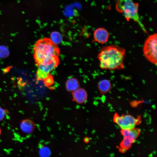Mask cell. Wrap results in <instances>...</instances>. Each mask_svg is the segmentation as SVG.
Returning <instances> with one entry per match:
<instances>
[{
  "label": "cell",
  "mask_w": 157,
  "mask_h": 157,
  "mask_svg": "<svg viewBox=\"0 0 157 157\" xmlns=\"http://www.w3.org/2000/svg\"><path fill=\"white\" fill-rule=\"evenodd\" d=\"M139 4L133 0H117L115 8L119 13H122L126 19L133 20L136 22L145 33L147 31L140 20L138 14Z\"/></svg>",
  "instance_id": "3"
},
{
  "label": "cell",
  "mask_w": 157,
  "mask_h": 157,
  "mask_svg": "<svg viewBox=\"0 0 157 157\" xmlns=\"http://www.w3.org/2000/svg\"><path fill=\"white\" fill-rule=\"evenodd\" d=\"M74 99L77 103L82 104L84 103L87 98L86 91L82 88H78L73 92Z\"/></svg>",
  "instance_id": "9"
},
{
  "label": "cell",
  "mask_w": 157,
  "mask_h": 157,
  "mask_svg": "<svg viewBox=\"0 0 157 157\" xmlns=\"http://www.w3.org/2000/svg\"><path fill=\"white\" fill-rule=\"evenodd\" d=\"M58 57H53L38 66L36 74L38 81H43L50 74V72L58 66L59 63Z\"/></svg>",
  "instance_id": "5"
},
{
  "label": "cell",
  "mask_w": 157,
  "mask_h": 157,
  "mask_svg": "<svg viewBox=\"0 0 157 157\" xmlns=\"http://www.w3.org/2000/svg\"><path fill=\"white\" fill-rule=\"evenodd\" d=\"M45 85L47 86L52 85L53 83V79L52 76L49 75L44 80Z\"/></svg>",
  "instance_id": "15"
},
{
  "label": "cell",
  "mask_w": 157,
  "mask_h": 157,
  "mask_svg": "<svg viewBox=\"0 0 157 157\" xmlns=\"http://www.w3.org/2000/svg\"><path fill=\"white\" fill-rule=\"evenodd\" d=\"M121 133L124 139L120 144V146L124 150L129 148L133 143L138 137L140 131L135 128L131 129L122 130Z\"/></svg>",
  "instance_id": "7"
},
{
  "label": "cell",
  "mask_w": 157,
  "mask_h": 157,
  "mask_svg": "<svg viewBox=\"0 0 157 157\" xmlns=\"http://www.w3.org/2000/svg\"><path fill=\"white\" fill-rule=\"evenodd\" d=\"M126 55L125 49L115 45L104 46L98 55L102 69L119 70L123 69Z\"/></svg>",
  "instance_id": "1"
},
{
  "label": "cell",
  "mask_w": 157,
  "mask_h": 157,
  "mask_svg": "<svg viewBox=\"0 0 157 157\" xmlns=\"http://www.w3.org/2000/svg\"><path fill=\"white\" fill-rule=\"evenodd\" d=\"M93 36L95 41L99 43L104 44L108 41L109 34L106 29L103 28H99L95 30Z\"/></svg>",
  "instance_id": "8"
},
{
  "label": "cell",
  "mask_w": 157,
  "mask_h": 157,
  "mask_svg": "<svg viewBox=\"0 0 157 157\" xmlns=\"http://www.w3.org/2000/svg\"><path fill=\"white\" fill-rule=\"evenodd\" d=\"M50 39L54 43L57 45L61 43L63 39L61 35L57 32H53L51 33Z\"/></svg>",
  "instance_id": "13"
},
{
  "label": "cell",
  "mask_w": 157,
  "mask_h": 157,
  "mask_svg": "<svg viewBox=\"0 0 157 157\" xmlns=\"http://www.w3.org/2000/svg\"><path fill=\"white\" fill-rule=\"evenodd\" d=\"M113 120L122 130L135 128L139 120L138 119L135 118L130 115H126L119 116L117 114L115 115Z\"/></svg>",
  "instance_id": "6"
},
{
  "label": "cell",
  "mask_w": 157,
  "mask_h": 157,
  "mask_svg": "<svg viewBox=\"0 0 157 157\" xmlns=\"http://www.w3.org/2000/svg\"><path fill=\"white\" fill-rule=\"evenodd\" d=\"M79 84L77 79L72 78L68 79L66 83L67 90L69 91L73 92L79 88Z\"/></svg>",
  "instance_id": "12"
},
{
  "label": "cell",
  "mask_w": 157,
  "mask_h": 157,
  "mask_svg": "<svg viewBox=\"0 0 157 157\" xmlns=\"http://www.w3.org/2000/svg\"><path fill=\"white\" fill-rule=\"evenodd\" d=\"M98 87L100 93L104 94L110 91L112 86L110 82L104 79L100 81L98 84Z\"/></svg>",
  "instance_id": "11"
},
{
  "label": "cell",
  "mask_w": 157,
  "mask_h": 157,
  "mask_svg": "<svg viewBox=\"0 0 157 157\" xmlns=\"http://www.w3.org/2000/svg\"><path fill=\"white\" fill-rule=\"evenodd\" d=\"M40 154L42 156H48L50 154V151L47 147H43L40 150Z\"/></svg>",
  "instance_id": "14"
},
{
  "label": "cell",
  "mask_w": 157,
  "mask_h": 157,
  "mask_svg": "<svg viewBox=\"0 0 157 157\" xmlns=\"http://www.w3.org/2000/svg\"><path fill=\"white\" fill-rule=\"evenodd\" d=\"M35 127L33 122L28 119L22 120L20 124V127L22 130L27 133H31L33 131Z\"/></svg>",
  "instance_id": "10"
},
{
  "label": "cell",
  "mask_w": 157,
  "mask_h": 157,
  "mask_svg": "<svg viewBox=\"0 0 157 157\" xmlns=\"http://www.w3.org/2000/svg\"><path fill=\"white\" fill-rule=\"evenodd\" d=\"M1 129L0 128V135H1Z\"/></svg>",
  "instance_id": "17"
},
{
  "label": "cell",
  "mask_w": 157,
  "mask_h": 157,
  "mask_svg": "<svg viewBox=\"0 0 157 157\" xmlns=\"http://www.w3.org/2000/svg\"><path fill=\"white\" fill-rule=\"evenodd\" d=\"M6 114L5 110L0 107V121L2 120L5 117Z\"/></svg>",
  "instance_id": "16"
},
{
  "label": "cell",
  "mask_w": 157,
  "mask_h": 157,
  "mask_svg": "<svg viewBox=\"0 0 157 157\" xmlns=\"http://www.w3.org/2000/svg\"><path fill=\"white\" fill-rule=\"evenodd\" d=\"M157 35L154 33L146 39L143 47V54L146 58L151 63L156 65Z\"/></svg>",
  "instance_id": "4"
},
{
  "label": "cell",
  "mask_w": 157,
  "mask_h": 157,
  "mask_svg": "<svg viewBox=\"0 0 157 157\" xmlns=\"http://www.w3.org/2000/svg\"><path fill=\"white\" fill-rule=\"evenodd\" d=\"M34 58L38 66L55 56H58L60 50L57 44L48 38L39 40L34 47Z\"/></svg>",
  "instance_id": "2"
}]
</instances>
